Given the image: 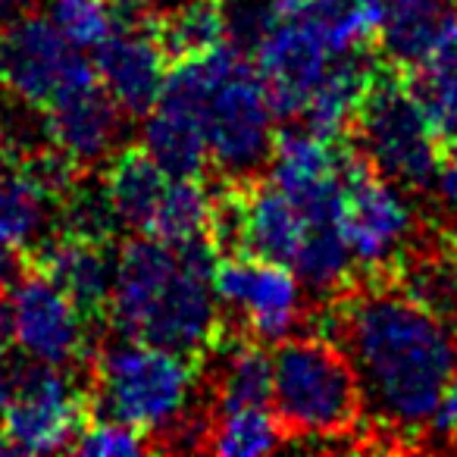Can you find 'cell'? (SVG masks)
<instances>
[{"instance_id": "8", "label": "cell", "mask_w": 457, "mask_h": 457, "mask_svg": "<svg viewBox=\"0 0 457 457\" xmlns=\"http://www.w3.org/2000/svg\"><path fill=\"white\" fill-rule=\"evenodd\" d=\"M97 82L95 63L60 35L47 13H20L0 29V91L45 113L70 91Z\"/></svg>"}, {"instance_id": "27", "label": "cell", "mask_w": 457, "mask_h": 457, "mask_svg": "<svg viewBox=\"0 0 457 457\" xmlns=\"http://www.w3.org/2000/svg\"><path fill=\"white\" fill-rule=\"evenodd\" d=\"M445 317L451 320V326H457V228L448 248V304H445Z\"/></svg>"}, {"instance_id": "3", "label": "cell", "mask_w": 457, "mask_h": 457, "mask_svg": "<svg viewBox=\"0 0 457 457\" xmlns=\"http://www.w3.org/2000/svg\"><path fill=\"white\" fill-rule=\"evenodd\" d=\"M197 376V357L120 336L97 348L91 363V413L122 420L151 442L157 436L176 442L188 429Z\"/></svg>"}, {"instance_id": "20", "label": "cell", "mask_w": 457, "mask_h": 457, "mask_svg": "<svg viewBox=\"0 0 457 457\" xmlns=\"http://www.w3.org/2000/svg\"><path fill=\"white\" fill-rule=\"evenodd\" d=\"M157 35L172 63L201 57L232 38V20L222 0H179L160 7Z\"/></svg>"}, {"instance_id": "5", "label": "cell", "mask_w": 457, "mask_h": 457, "mask_svg": "<svg viewBox=\"0 0 457 457\" xmlns=\"http://www.w3.org/2000/svg\"><path fill=\"white\" fill-rule=\"evenodd\" d=\"M273 407L288 436L342 438L361 429L363 398L351 361L326 336H288L273 351Z\"/></svg>"}, {"instance_id": "18", "label": "cell", "mask_w": 457, "mask_h": 457, "mask_svg": "<svg viewBox=\"0 0 457 457\" xmlns=\"http://www.w3.org/2000/svg\"><path fill=\"white\" fill-rule=\"evenodd\" d=\"M442 147L457 145V10H448L429 51L407 72Z\"/></svg>"}, {"instance_id": "21", "label": "cell", "mask_w": 457, "mask_h": 457, "mask_svg": "<svg viewBox=\"0 0 457 457\" xmlns=\"http://www.w3.org/2000/svg\"><path fill=\"white\" fill-rule=\"evenodd\" d=\"M292 270L301 279V286L311 295H317L320 301L338 298L357 279L354 261L338 236L336 222H320V226L307 228L304 242L292 261Z\"/></svg>"}, {"instance_id": "2", "label": "cell", "mask_w": 457, "mask_h": 457, "mask_svg": "<svg viewBox=\"0 0 457 457\" xmlns=\"http://www.w3.org/2000/svg\"><path fill=\"white\" fill-rule=\"evenodd\" d=\"M210 242L166 245L135 236L116 251L107 320L116 336L204 357L222 332Z\"/></svg>"}, {"instance_id": "7", "label": "cell", "mask_w": 457, "mask_h": 457, "mask_svg": "<svg viewBox=\"0 0 457 457\" xmlns=\"http://www.w3.org/2000/svg\"><path fill=\"white\" fill-rule=\"evenodd\" d=\"M336 228L354 270L367 279H392L426 232L413 195L388 182L354 151L345 170L336 207Z\"/></svg>"}, {"instance_id": "9", "label": "cell", "mask_w": 457, "mask_h": 457, "mask_svg": "<svg viewBox=\"0 0 457 457\" xmlns=\"http://www.w3.org/2000/svg\"><path fill=\"white\" fill-rule=\"evenodd\" d=\"M210 282L220 311L232 313L242 336L276 345L304 323L307 288L288 263L263 261L248 251H222Z\"/></svg>"}, {"instance_id": "26", "label": "cell", "mask_w": 457, "mask_h": 457, "mask_svg": "<svg viewBox=\"0 0 457 457\" xmlns=\"http://www.w3.org/2000/svg\"><path fill=\"white\" fill-rule=\"evenodd\" d=\"M16 257H0V357L10 348V323H7V279L16 273Z\"/></svg>"}, {"instance_id": "30", "label": "cell", "mask_w": 457, "mask_h": 457, "mask_svg": "<svg viewBox=\"0 0 457 457\" xmlns=\"http://www.w3.org/2000/svg\"><path fill=\"white\" fill-rule=\"evenodd\" d=\"M13 151H10V141H7V135H4V129H0V179H4V172L13 166Z\"/></svg>"}, {"instance_id": "10", "label": "cell", "mask_w": 457, "mask_h": 457, "mask_svg": "<svg viewBox=\"0 0 457 457\" xmlns=\"http://www.w3.org/2000/svg\"><path fill=\"white\" fill-rule=\"evenodd\" d=\"M7 323L10 345L32 363L70 370L88 357L97 320H91L47 273L20 263L7 279Z\"/></svg>"}, {"instance_id": "6", "label": "cell", "mask_w": 457, "mask_h": 457, "mask_svg": "<svg viewBox=\"0 0 457 457\" xmlns=\"http://www.w3.org/2000/svg\"><path fill=\"white\" fill-rule=\"evenodd\" d=\"M204 79V129H207L210 166L226 179H248L267 166L276 141V116L270 95L251 57L236 38L201 54Z\"/></svg>"}, {"instance_id": "29", "label": "cell", "mask_w": 457, "mask_h": 457, "mask_svg": "<svg viewBox=\"0 0 457 457\" xmlns=\"http://www.w3.org/2000/svg\"><path fill=\"white\" fill-rule=\"evenodd\" d=\"M20 13H26V0H0V29L13 22Z\"/></svg>"}, {"instance_id": "19", "label": "cell", "mask_w": 457, "mask_h": 457, "mask_svg": "<svg viewBox=\"0 0 457 457\" xmlns=\"http://www.w3.org/2000/svg\"><path fill=\"white\" fill-rule=\"evenodd\" d=\"M210 220H213V188L204 182V176H170L163 197L141 236L166 245L210 242Z\"/></svg>"}, {"instance_id": "31", "label": "cell", "mask_w": 457, "mask_h": 457, "mask_svg": "<svg viewBox=\"0 0 457 457\" xmlns=\"http://www.w3.org/2000/svg\"><path fill=\"white\" fill-rule=\"evenodd\" d=\"M222 4H232V0H222Z\"/></svg>"}, {"instance_id": "12", "label": "cell", "mask_w": 457, "mask_h": 457, "mask_svg": "<svg viewBox=\"0 0 457 457\" xmlns=\"http://www.w3.org/2000/svg\"><path fill=\"white\" fill-rule=\"evenodd\" d=\"M354 147L351 141H329L311 129H288L273 141L267 160V182L276 185L311 226L336 220L345 170Z\"/></svg>"}, {"instance_id": "17", "label": "cell", "mask_w": 457, "mask_h": 457, "mask_svg": "<svg viewBox=\"0 0 457 457\" xmlns=\"http://www.w3.org/2000/svg\"><path fill=\"white\" fill-rule=\"evenodd\" d=\"M373 66H376L373 51H357V54L338 57L336 63L326 70V76L320 79L311 101H307L304 113H301L304 129H311L320 138L348 141L357 104H361L363 91H367Z\"/></svg>"}, {"instance_id": "28", "label": "cell", "mask_w": 457, "mask_h": 457, "mask_svg": "<svg viewBox=\"0 0 457 457\" xmlns=\"http://www.w3.org/2000/svg\"><path fill=\"white\" fill-rule=\"evenodd\" d=\"M16 373H20V370H13V367H10V363H4V357H0V417H4V411H7L10 395H13Z\"/></svg>"}, {"instance_id": "13", "label": "cell", "mask_w": 457, "mask_h": 457, "mask_svg": "<svg viewBox=\"0 0 457 457\" xmlns=\"http://www.w3.org/2000/svg\"><path fill=\"white\" fill-rule=\"evenodd\" d=\"M91 57L104 91L132 120H141L157 104L172 70L170 54L157 35V16L147 22H116Z\"/></svg>"}, {"instance_id": "1", "label": "cell", "mask_w": 457, "mask_h": 457, "mask_svg": "<svg viewBox=\"0 0 457 457\" xmlns=\"http://www.w3.org/2000/svg\"><path fill=\"white\" fill-rule=\"evenodd\" d=\"M323 332L351 361L363 417L401 442L429 432L457 354L454 326L395 279H367L323 301Z\"/></svg>"}, {"instance_id": "24", "label": "cell", "mask_w": 457, "mask_h": 457, "mask_svg": "<svg viewBox=\"0 0 457 457\" xmlns=\"http://www.w3.org/2000/svg\"><path fill=\"white\" fill-rule=\"evenodd\" d=\"M147 448H151V438L135 429V426L122 423V420H113V417H95V413H91L88 423L79 432V438L72 442L70 451H76V454H91V457H132Z\"/></svg>"}, {"instance_id": "14", "label": "cell", "mask_w": 457, "mask_h": 457, "mask_svg": "<svg viewBox=\"0 0 457 457\" xmlns=\"http://www.w3.org/2000/svg\"><path fill=\"white\" fill-rule=\"evenodd\" d=\"M41 116V135L47 151H54L72 170L104 166V160L120 147L126 113L104 91L101 79L60 97Z\"/></svg>"}, {"instance_id": "11", "label": "cell", "mask_w": 457, "mask_h": 457, "mask_svg": "<svg viewBox=\"0 0 457 457\" xmlns=\"http://www.w3.org/2000/svg\"><path fill=\"white\" fill-rule=\"evenodd\" d=\"M91 417L88 386L72 382L63 367H32L16 373L13 395L0 417V436L13 454L70 451Z\"/></svg>"}, {"instance_id": "16", "label": "cell", "mask_w": 457, "mask_h": 457, "mask_svg": "<svg viewBox=\"0 0 457 457\" xmlns=\"http://www.w3.org/2000/svg\"><path fill=\"white\" fill-rule=\"evenodd\" d=\"M166 182H170V172L141 145L116 147L104 160L101 182V195L116 226H126L135 236H141L163 197Z\"/></svg>"}, {"instance_id": "15", "label": "cell", "mask_w": 457, "mask_h": 457, "mask_svg": "<svg viewBox=\"0 0 457 457\" xmlns=\"http://www.w3.org/2000/svg\"><path fill=\"white\" fill-rule=\"evenodd\" d=\"M22 261L51 276L63 292H70L76 298V304L91 320L101 323V317L107 313L116 263L110 238L57 228V232H47Z\"/></svg>"}, {"instance_id": "23", "label": "cell", "mask_w": 457, "mask_h": 457, "mask_svg": "<svg viewBox=\"0 0 457 457\" xmlns=\"http://www.w3.org/2000/svg\"><path fill=\"white\" fill-rule=\"evenodd\" d=\"M47 20L79 51H95L116 29L113 0H47Z\"/></svg>"}, {"instance_id": "25", "label": "cell", "mask_w": 457, "mask_h": 457, "mask_svg": "<svg viewBox=\"0 0 457 457\" xmlns=\"http://www.w3.org/2000/svg\"><path fill=\"white\" fill-rule=\"evenodd\" d=\"M426 436H438L457 448V354H454V363H451V373L445 379V388H442V398H438V407L432 413V423H429V432Z\"/></svg>"}, {"instance_id": "4", "label": "cell", "mask_w": 457, "mask_h": 457, "mask_svg": "<svg viewBox=\"0 0 457 457\" xmlns=\"http://www.w3.org/2000/svg\"><path fill=\"white\" fill-rule=\"evenodd\" d=\"M348 141L379 176L411 195L429 191L445 151L407 72L386 60H376Z\"/></svg>"}, {"instance_id": "22", "label": "cell", "mask_w": 457, "mask_h": 457, "mask_svg": "<svg viewBox=\"0 0 457 457\" xmlns=\"http://www.w3.org/2000/svg\"><path fill=\"white\" fill-rule=\"evenodd\" d=\"M286 426L276 417L273 404H245L210 411L207 448L216 454L254 457L270 454L286 442Z\"/></svg>"}]
</instances>
